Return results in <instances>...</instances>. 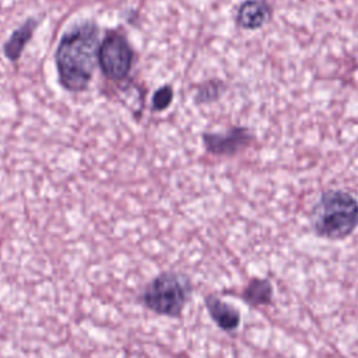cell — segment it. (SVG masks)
<instances>
[{
	"instance_id": "1",
	"label": "cell",
	"mask_w": 358,
	"mask_h": 358,
	"mask_svg": "<svg viewBox=\"0 0 358 358\" xmlns=\"http://www.w3.org/2000/svg\"><path fill=\"white\" fill-rule=\"evenodd\" d=\"M99 28L88 20L63 34L55 55L60 85L70 92L88 88L99 53Z\"/></svg>"
},
{
	"instance_id": "2",
	"label": "cell",
	"mask_w": 358,
	"mask_h": 358,
	"mask_svg": "<svg viewBox=\"0 0 358 358\" xmlns=\"http://www.w3.org/2000/svg\"><path fill=\"white\" fill-rule=\"evenodd\" d=\"M310 225L319 238L340 241L358 228V200L344 190H326L310 210Z\"/></svg>"
},
{
	"instance_id": "3",
	"label": "cell",
	"mask_w": 358,
	"mask_h": 358,
	"mask_svg": "<svg viewBox=\"0 0 358 358\" xmlns=\"http://www.w3.org/2000/svg\"><path fill=\"white\" fill-rule=\"evenodd\" d=\"M193 282L190 277L180 271L166 270L152 277L141 291V305L158 315L179 319L190 301Z\"/></svg>"
},
{
	"instance_id": "4",
	"label": "cell",
	"mask_w": 358,
	"mask_h": 358,
	"mask_svg": "<svg viewBox=\"0 0 358 358\" xmlns=\"http://www.w3.org/2000/svg\"><path fill=\"white\" fill-rule=\"evenodd\" d=\"M133 49L126 36L110 29L99 45L98 63L103 76L112 81H122L127 78L133 64Z\"/></svg>"
},
{
	"instance_id": "5",
	"label": "cell",
	"mask_w": 358,
	"mask_h": 358,
	"mask_svg": "<svg viewBox=\"0 0 358 358\" xmlns=\"http://www.w3.org/2000/svg\"><path fill=\"white\" fill-rule=\"evenodd\" d=\"M253 134L248 127L236 126L225 133H203L204 148L214 155L231 157L249 147Z\"/></svg>"
},
{
	"instance_id": "6",
	"label": "cell",
	"mask_w": 358,
	"mask_h": 358,
	"mask_svg": "<svg viewBox=\"0 0 358 358\" xmlns=\"http://www.w3.org/2000/svg\"><path fill=\"white\" fill-rule=\"evenodd\" d=\"M271 14L273 8L266 0H245L236 10L235 22L239 28L255 31L266 25Z\"/></svg>"
},
{
	"instance_id": "7",
	"label": "cell",
	"mask_w": 358,
	"mask_h": 358,
	"mask_svg": "<svg viewBox=\"0 0 358 358\" xmlns=\"http://www.w3.org/2000/svg\"><path fill=\"white\" fill-rule=\"evenodd\" d=\"M206 309L211 320L224 331H235L241 324V312L234 305L222 301L215 294H208L204 298Z\"/></svg>"
},
{
	"instance_id": "8",
	"label": "cell",
	"mask_w": 358,
	"mask_h": 358,
	"mask_svg": "<svg viewBox=\"0 0 358 358\" xmlns=\"http://www.w3.org/2000/svg\"><path fill=\"white\" fill-rule=\"evenodd\" d=\"M38 25H39V20L31 17V18L25 20L17 29H14V32L10 35V38L3 45L4 56L8 60L17 62L21 57L25 45L31 41Z\"/></svg>"
},
{
	"instance_id": "9",
	"label": "cell",
	"mask_w": 358,
	"mask_h": 358,
	"mask_svg": "<svg viewBox=\"0 0 358 358\" xmlns=\"http://www.w3.org/2000/svg\"><path fill=\"white\" fill-rule=\"evenodd\" d=\"M241 298L252 308L268 305L273 299V285L267 278L255 277L243 288Z\"/></svg>"
},
{
	"instance_id": "10",
	"label": "cell",
	"mask_w": 358,
	"mask_h": 358,
	"mask_svg": "<svg viewBox=\"0 0 358 358\" xmlns=\"http://www.w3.org/2000/svg\"><path fill=\"white\" fill-rule=\"evenodd\" d=\"M224 83L222 81H217V80H210L206 83H201L197 87L196 91V96H194V102L197 105H204V103H211L215 102L222 91H224Z\"/></svg>"
},
{
	"instance_id": "11",
	"label": "cell",
	"mask_w": 358,
	"mask_h": 358,
	"mask_svg": "<svg viewBox=\"0 0 358 358\" xmlns=\"http://www.w3.org/2000/svg\"><path fill=\"white\" fill-rule=\"evenodd\" d=\"M173 99V90L171 85L159 87L152 95V110L162 112L172 103Z\"/></svg>"
}]
</instances>
